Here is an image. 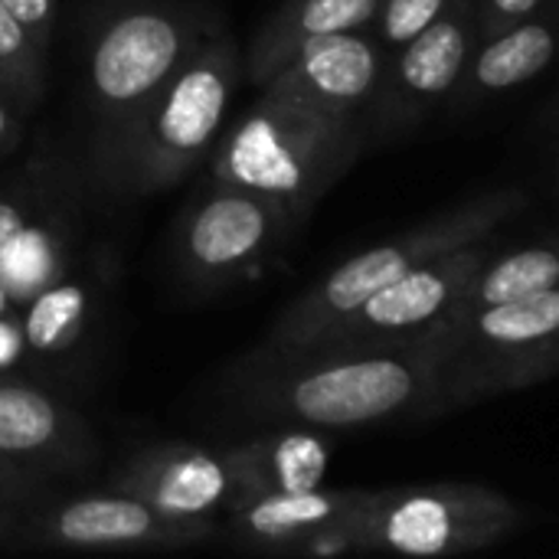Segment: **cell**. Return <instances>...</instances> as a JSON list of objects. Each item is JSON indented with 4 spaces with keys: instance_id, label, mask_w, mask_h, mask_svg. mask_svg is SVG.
<instances>
[{
    "instance_id": "obj_27",
    "label": "cell",
    "mask_w": 559,
    "mask_h": 559,
    "mask_svg": "<svg viewBox=\"0 0 559 559\" xmlns=\"http://www.w3.org/2000/svg\"><path fill=\"white\" fill-rule=\"evenodd\" d=\"M23 514L26 511H20V508H3L0 504V544H10V540L26 534V518Z\"/></svg>"
},
{
    "instance_id": "obj_23",
    "label": "cell",
    "mask_w": 559,
    "mask_h": 559,
    "mask_svg": "<svg viewBox=\"0 0 559 559\" xmlns=\"http://www.w3.org/2000/svg\"><path fill=\"white\" fill-rule=\"evenodd\" d=\"M0 66L13 75L16 85L36 82V43L3 7V0H0Z\"/></svg>"
},
{
    "instance_id": "obj_5",
    "label": "cell",
    "mask_w": 559,
    "mask_h": 559,
    "mask_svg": "<svg viewBox=\"0 0 559 559\" xmlns=\"http://www.w3.org/2000/svg\"><path fill=\"white\" fill-rule=\"evenodd\" d=\"M559 367V288L485 305L439 324V360L429 413L511 393Z\"/></svg>"
},
{
    "instance_id": "obj_14",
    "label": "cell",
    "mask_w": 559,
    "mask_h": 559,
    "mask_svg": "<svg viewBox=\"0 0 559 559\" xmlns=\"http://www.w3.org/2000/svg\"><path fill=\"white\" fill-rule=\"evenodd\" d=\"M0 459L36 472H66L95 459V439L66 403L0 380Z\"/></svg>"
},
{
    "instance_id": "obj_28",
    "label": "cell",
    "mask_w": 559,
    "mask_h": 559,
    "mask_svg": "<svg viewBox=\"0 0 559 559\" xmlns=\"http://www.w3.org/2000/svg\"><path fill=\"white\" fill-rule=\"evenodd\" d=\"M10 134H13V115H10V108L0 102V144H7Z\"/></svg>"
},
{
    "instance_id": "obj_2",
    "label": "cell",
    "mask_w": 559,
    "mask_h": 559,
    "mask_svg": "<svg viewBox=\"0 0 559 559\" xmlns=\"http://www.w3.org/2000/svg\"><path fill=\"white\" fill-rule=\"evenodd\" d=\"M210 147V180L269 200L295 229L350 170L364 141V108H334L265 85Z\"/></svg>"
},
{
    "instance_id": "obj_6",
    "label": "cell",
    "mask_w": 559,
    "mask_h": 559,
    "mask_svg": "<svg viewBox=\"0 0 559 559\" xmlns=\"http://www.w3.org/2000/svg\"><path fill=\"white\" fill-rule=\"evenodd\" d=\"M203 36L197 23L170 7L141 3L115 13L88 56V98L98 128V164L108 174L138 115Z\"/></svg>"
},
{
    "instance_id": "obj_17",
    "label": "cell",
    "mask_w": 559,
    "mask_h": 559,
    "mask_svg": "<svg viewBox=\"0 0 559 559\" xmlns=\"http://www.w3.org/2000/svg\"><path fill=\"white\" fill-rule=\"evenodd\" d=\"M380 0H288L255 36L246 69L255 88L269 85L285 62L311 39L364 29L373 23Z\"/></svg>"
},
{
    "instance_id": "obj_20",
    "label": "cell",
    "mask_w": 559,
    "mask_h": 559,
    "mask_svg": "<svg viewBox=\"0 0 559 559\" xmlns=\"http://www.w3.org/2000/svg\"><path fill=\"white\" fill-rule=\"evenodd\" d=\"M88 292L79 282H56L36 295L23 318V341L33 354H62L85 328Z\"/></svg>"
},
{
    "instance_id": "obj_24",
    "label": "cell",
    "mask_w": 559,
    "mask_h": 559,
    "mask_svg": "<svg viewBox=\"0 0 559 559\" xmlns=\"http://www.w3.org/2000/svg\"><path fill=\"white\" fill-rule=\"evenodd\" d=\"M46 501V481L43 472L26 468L20 462L0 459V504L3 508H20L33 511Z\"/></svg>"
},
{
    "instance_id": "obj_4",
    "label": "cell",
    "mask_w": 559,
    "mask_h": 559,
    "mask_svg": "<svg viewBox=\"0 0 559 559\" xmlns=\"http://www.w3.org/2000/svg\"><path fill=\"white\" fill-rule=\"evenodd\" d=\"M521 190H495L485 197H475L442 216H432L429 223L380 242L344 265H337L328 278H321L311 292H305L275 324L269 350L262 357L295 354L321 337H328L360 301H367L383 285L396 282L400 275L413 272L416 265L459 249L465 242H475L481 236H491L501 223H508L518 210H524Z\"/></svg>"
},
{
    "instance_id": "obj_25",
    "label": "cell",
    "mask_w": 559,
    "mask_h": 559,
    "mask_svg": "<svg viewBox=\"0 0 559 559\" xmlns=\"http://www.w3.org/2000/svg\"><path fill=\"white\" fill-rule=\"evenodd\" d=\"M540 3L544 0H485L478 10V33L495 36L514 23H524L540 10Z\"/></svg>"
},
{
    "instance_id": "obj_13",
    "label": "cell",
    "mask_w": 559,
    "mask_h": 559,
    "mask_svg": "<svg viewBox=\"0 0 559 559\" xmlns=\"http://www.w3.org/2000/svg\"><path fill=\"white\" fill-rule=\"evenodd\" d=\"M115 491L183 521H210L236 501L226 452L200 445H157L134 455L115 475Z\"/></svg>"
},
{
    "instance_id": "obj_8",
    "label": "cell",
    "mask_w": 559,
    "mask_h": 559,
    "mask_svg": "<svg viewBox=\"0 0 559 559\" xmlns=\"http://www.w3.org/2000/svg\"><path fill=\"white\" fill-rule=\"evenodd\" d=\"M491 252L495 233L416 265L413 272L400 275L396 282L383 285L367 301H360L328 337H321L311 347L400 341L439 328L452 314L465 285L488 265Z\"/></svg>"
},
{
    "instance_id": "obj_12",
    "label": "cell",
    "mask_w": 559,
    "mask_h": 559,
    "mask_svg": "<svg viewBox=\"0 0 559 559\" xmlns=\"http://www.w3.org/2000/svg\"><path fill=\"white\" fill-rule=\"evenodd\" d=\"M475 33H478L475 3L455 0L436 23H429L409 43H403L393 66H383V75L373 95L380 98L377 115L400 124L403 115L423 111L426 105L459 88L465 66L472 59Z\"/></svg>"
},
{
    "instance_id": "obj_3",
    "label": "cell",
    "mask_w": 559,
    "mask_h": 559,
    "mask_svg": "<svg viewBox=\"0 0 559 559\" xmlns=\"http://www.w3.org/2000/svg\"><path fill=\"white\" fill-rule=\"evenodd\" d=\"M236 82L239 52L233 39H200L138 115L105 177L131 193H154L180 183L226 128Z\"/></svg>"
},
{
    "instance_id": "obj_19",
    "label": "cell",
    "mask_w": 559,
    "mask_h": 559,
    "mask_svg": "<svg viewBox=\"0 0 559 559\" xmlns=\"http://www.w3.org/2000/svg\"><path fill=\"white\" fill-rule=\"evenodd\" d=\"M547 288H559V255L547 246H531L521 252H511L498 262L488 259V265L465 285L449 318L485 308V305H504L518 301ZM445 318V321H449Z\"/></svg>"
},
{
    "instance_id": "obj_22",
    "label": "cell",
    "mask_w": 559,
    "mask_h": 559,
    "mask_svg": "<svg viewBox=\"0 0 559 559\" xmlns=\"http://www.w3.org/2000/svg\"><path fill=\"white\" fill-rule=\"evenodd\" d=\"M36 239V233L29 229L26 223V213L10 203V200H0V288L3 292H13L20 295V285H16V269L20 262L29 255V242Z\"/></svg>"
},
{
    "instance_id": "obj_9",
    "label": "cell",
    "mask_w": 559,
    "mask_h": 559,
    "mask_svg": "<svg viewBox=\"0 0 559 559\" xmlns=\"http://www.w3.org/2000/svg\"><path fill=\"white\" fill-rule=\"evenodd\" d=\"M370 491H275L229 508V537L252 550L337 557L354 550V527ZM357 554V550H354Z\"/></svg>"
},
{
    "instance_id": "obj_29",
    "label": "cell",
    "mask_w": 559,
    "mask_h": 559,
    "mask_svg": "<svg viewBox=\"0 0 559 559\" xmlns=\"http://www.w3.org/2000/svg\"><path fill=\"white\" fill-rule=\"evenodd\" d=\"M13 85H16V82H13V75L0 66V95H3V92H10Z\"/></svg>"
},
{
    "instance_id": "obj_21",
    "label": "cell",
    "mask_w": 559,
    "mask_h": 559,
    "mask_svg": "<svg viewBox=\"0 0 559 559\" xmlns=\"http://www.w3.org/2000/svg\"><path fill=\"white\" fill-rule=\"evenodd\" d=\"M455 0H380L377 26H380V46L400 49L416 33H423L429 23H436Z\"/></svg>"
},
{
    "instance_id": "obj_11",
    "label": "cell",
    "mask_w": 559,
    "mask_h": 559,
    "mask_svg": "<svg viewBox=\"0 0 559 559\" xmlns=\"http://www.w3.org/2000/svg\"><path fill=\"white\" fill-rule=\"evenodd\" d=\"M33 540L79 550H138V547H187L216 534L213 521H183L154 511L128 495H95L52 508L26 524Z\"/></svg>"
},
{
    "instance_id": "obj_10",
    "label": "cell",
    "mask_w": 559,
    "mask_h": 559,
    "mask_svg": "<svg viewBox=\"0 0 559 559\" xmlns=\"http://www.w3.org/2000/svg\"><path fill=\"white\" fill-rule=\"evenodd\" d=\"M288 229L285 216L259 193L210 180L187 213L180 255L193 278L223 282L246 272Z\"/></svg>"
},
{
    "instance_id": "obj_26",
    "label": "cell",
    "mask_w": 559,
    "mask_h": 559,
    "mask_svg": "<svg viewBox=\"0 0 559 559\" xmlns=\"http://www.w3.org/2000/svg\"><path fill=\"white\" fill-rule=\"evenodd\" d=\"M3 7L16 16V23L36 43V49H43L52 23V0H3Z\"/></svg>"
},
{
    "instance_id": "obj_18",
    "label": "cell",
    "mask_w": 559,
    "mask_h": 559,
    "mask_svg": "<svg viewBox=\"0 0 559 559\" xmlns=\"http://www.w3.org/2000/svg\"><path fill=\"white\" fill-rule=\"evenodd\" d=\"M554 59V29L544 20L514 23L495 36L468 59L465 66V88L472 95L481 92H504L521 82L540 75Z\"/></svg>"
},
{
    "instance_id": "obj_15",
    "label": "cell",
    "mask_w": 559,
    "mask_h": 559,
    "mask_svg": "<svg viewBox=\"0 0 559 559\" xmlns=\"http://www.w3.org/2000/svg\"><path fill=\"white\" fill-rule=\"evenodd\" d=\"M383 66L380 43L350 29L305 43L269 85L334 108H364L377 95Z\"/></svg>"
},
{
    "instance_id": "obj_7",
    "label": "cell",
    "mask_w": 559,
    "mask_h": 559,
    "mask_svg": "<svg viewBox=\"0 0 559 559\" xmlns=\"http://www.w3.org/2000/svg\"><path fill=\"white\" fill-rule=\"evenodd\" d=\"M524 514L481 485H419L370 491L354 527L357 554L459 557L508 540Z\"/></svg>"
},
{
    "instance_id": "obj_16",
    "label": "cell",
    "mask_w": 559,
    "mask_h": 559,
    "mask_svg": "<svg viewBox=\"0 0 559 559\" xmlns=\"http://www.w3.org/2000/svg\"><path fill=\"white\" fill-rule=\"evenodd\" d=\"M226 462L236 481V501H246L259 495L324 485L331 468V445L305 429L265 432L239 449H226Z\"/></svg>"
},
{
    "instance_id": "obj_1",
    "label": "cell",
    "mask_w": 559,
    "mask_h": 559,
    "mask_svg": "<svg viewBox=\"0 0 559 559\" xmlns=\"http://www.w3.org/2000/svg\"><path fill=\"white\" fill-rule=\"evenodd\" d=\"M262 360L265 370L242 390L249 413L301 429H364L413 409L429 413L439 328L400 341L305 347Z\"/></svg>"
}]
</instances>
